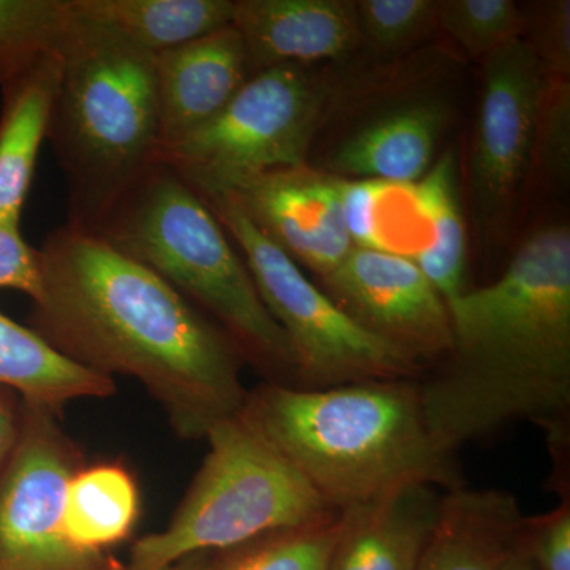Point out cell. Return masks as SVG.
<instances>
[{
    "label": "cell",
    "mask_w": 570,
    "mask_h": 570,
    "mask_svg": "<svg viewBox=\"0 0 570 570\" xmlns=\"http://www.w3.org/2000/svg\"><path fill=\"white\" fill-rule=\"evenodd\" d=\"M39 257L31 328L56 351L100 376L140 382L186 441L245 406L238 348L148 266L70 224L45 238Z\"/></svg>",
    "instance_id": "1"
},
{
    "label": "cell",
    "mask_w": 570,
    "mask_h": 570,
    "mask_svg": "<svg viewBox=\"0 0 570 570\" xmlns=\"http://www.w3.org/2000/svg\"><path fill=\"white\" fill-rule=\"evenodd\" d=\"M452 348L420 379L428 430L461 448L513 422L543 428L569 452L570 230L549 225L517 250L504 275L448 302Z\"/></svg>",
    "instance_id": "2"
},
{
    "label": "cell",
    "mask_w": 570,
    "mask_h": 570,
    "mask_svg": "<svg viewBox=\"0 0 570 570\" xmlns=\"http://www.w3.org/2000/svg\"><path fill=\"white\" fill-rule=\"evenodd\" d=\"M242 415L336 512L407 483L464 485L456 455L428 430L420 379L326 389L265 382L247 392Z\"/></svg>",
    "instance_id": "3"
},
{
    "label": "cell",
    "mask_w": 570,
    "mask_h": 570,
    "mask_svg": "<svg viewBox=\"0 0 570 570\" xmlns=\"http://www.w3.org/2000/svg\"><path fill=\"white\" fill-rule=\"evenodd\" d=\"M71 10L48 141L66 179L67 224L97 232L159 163L156 62L73 3Z\"/></svg>",
    "instance_id": "4"
},
{
    "label": "cell",
    "mask_w": 570,
    "mask_h": 570,
    "mask_svg": "<svg viewBox=\"0 0 570 570\" xmlns=\"http://www.w3.org/2000/svg\"><path fill=\"white\" fill-rule=\"evenodd\" d=\"M148 266L219 326L266 382L298 387L294 352L212 208L154 164L96 232Z\"/></svg>",
    "instance_id": "5"
},
{
    "label": "cell",
    "mask_w": 570,
    "mask_h": 570,
    "mask_svg": "<svg viewBox=\"0 0 570 570\" xmlns=\"http://www.w3.org/2000/svg\"><path fill=\"white\" fill-rule=\"evenodd\" d=\"M205 439L208 455L174 519L134 543L124 570H164L184 558L219 553L336 512L242 411Z\"/></svg>",
    "instance_id": "6"
},
{
    "label": "cell",
    "mask_w": 570,
    "mask_h": 570,
    "mask_svg": "<svg viewBox=\"0 0 570 570\" xmlns=\"http://www.w3.org/2000/svg\"><path fill=\"white\" fill-rule=\"evenodd\" d=\"M324 82L303 66L255 73L219 115L160 153L204 200L261 176L305 167L326 104Z\"/></svg>",
    "instance_id": "7"
},
{
    "label": "cell",
    "mask_w": 570,
    "mask_h": 570,
    "mask_svg": "<svg viewBox=\"0 0 570 570\" xmlns=\"http://www.w3.org/2000/svg\"><path fill=\"white\" fill-rule=\"evenodd\" d=\"M205 202L238 245L262 302L287 336L298 387L423 377L425 367L356 324L232 198Z\"/></svg>",
    "instance_id": "8"
},
{
    "label": "cell",
    "mask_w": 570,
    "mask_h": 570,
    "mask_svg": "<svg viewBox=\"0 0 570 570\" xmlns=\"http://www.w3.org/2000/svg\"><path fill=\"white\" fill-rule=\"evenodd\" d=\"M56 415L26 403L20 438L0 471V570H118L107 554L67 538L66 494L80 459Z\"/></svg>",
    "instance_id": "9"
},
{
    "label": "cell",
    "mask_w": 570,
    "mask_h": 570,
    "mask_svg": "<svg viewBox=\"0 0 570 570\" xmlns=\"http://www.w3.org/2000/svg\"><path fill=\"white\" fill-rule=\"evenodd\" d=\"M547 73L519 39L483 61L482 97L468 163L474 214L487 234L508 227L531 174Z\"/></svg>",
    "instance_id": "10"
},
{
    "label": "cell",
    "mask_w": 570,
    "mask_h": 570,
    "mask_svg": "<svg viewBox=\"0 0 570 570\" xmlns=\"http://www.w3.org/2000/svg\"><path fill=\"white\" fill-rule=\"evenodd\" d=\"M322 283L356 324L426 371L452 348L448 302L411 258L355 246Z\"/></svg>",
    "instance_id": "11"
},
{
    "label": "cell",
    "mask_w": 570,
    "mask_h": 570,
    "mask_svg": "<svg viewBox=\"0 0 570 570\" xmlns=\"http://www.w3.org/2000/svg\"><path fill=\"white\" fill-rule=\"evenodd\" d=\"M223 197L232 198L292 261L321 277L335 272L355 247L344 225L336 175L321 174L309 165L287 168Z\"/></svg>",
    "instance_id": "12"
},
{
    "label": "cell",
    "mask_w": 570,
    "mask_h": 570,
    "mask_svg": "<svg viewBox=\"0 0 570 570\" xmlns=\"http://www.w3.org/2000/svg\"><path fill=\"white\" fill-rule=\"evenodd\" d=\"M232 26L245 45L250 77L346 58L363 37L355 2L347 0H235Z\"/></svg>",
    "instance_id": "13"
},
{
    "label": "cell",
    "mask_w": 570,
    "mask_h": 570,
    "mask_svg": "<svg viewBox=\"0 0 570 570\" xmlns=\"http://www.w3.org/2000/svg\"><path fill=\"white\" fill-rule=\"evenodd\" d=\"M154 62L160 153L212 121L250 78L245 45L232 24L160 52Z\"/></svg>",
    "instance_id": "14"
},
{
    "label": "cell",
    "mask_w": 570,
    "mask_h": 570,
    "mask_svg": "<svg viewBox=\"0 0 570 570\" xmlns=\"http://www.w3.org/2000/svg\"><path fill=\"white\" fill-rule=\"evenodd\" d=\"M442 494L428 483H407L340 510L328 570H417Z\"/></svg>",
    "instance_id": "15"
},
{
    "label": "cell",
    "mask_w": 570,
    "mask_h": 570,
    "mask_svg": "<svg viewBox=\"0 0 570 570\" xmlns=\"http://www.w3.org/2000/svg\"><path fill=\"white\" fill-rule=\"evenodd\" d=\"M523 519L510 491H445L417 570H501L519 550Z\"/></svg>",
    "instance_id": "16"
},
{
    "label": "cell",
    "mask_w": 570,
    "mask_h": 570,
    "mask_svg": "<svg viewBox=\"0 0 570 570\" xmlns=\"http://www.w3.org/2000/svg\"><path fill=\"white\" fill-rule=\"evenodd\" d=\"M61 73L59 48L0 85V219L21 223L40 149L50 132Z\"/></svg>",
    "instance_id": "17"
},
{
    "label": "cell",
    "mask_w": 570,
    "mask_h": 570,
    "mask_svg": "<svg viewBox=\"0 0 570 570\" xmlns=\"http://www.w3.org/2000/svg\"><path fill=\"white\" fill-rule=\"evenodd\" d=\"M448 118V107L434 100L401 105L341 142L333 170L346 179L419 183L433 165Z\"/></svg>",
    "instance_id": "18"
},
{
    "label": "cell",
    "mask_w": 570,
    "mask_h": 570,
    "mask_svg": "<svg viewBox=\"0 0 570 570\" xmlns=\"http://www.w3.org/2000/svg\"><path fill=\"white\" fill-rule=\"evenodd\" d=\"M0 387L20 392L26 403L61 412L88 397H108L115 381L86 370L33 332L0 313Z\"/></svg>",
    "instance_id": "19"
},
{
    "label": "cell",
    "mask_w": 570,
    "mask_h": 570,
    "mask_svg": "<svg viewBox=\"0 0 570 570\" xmlns=\"http://www.w3.org/2000/svg\"><path fill=\"white\" fill-rule=\"evenodd\" d=\"M82 17L157 56L227 28L235 0H71Z\"/></svg>",
    "instance_id": "20"
},
{
    "label": "cell",
    "mask_w": 570,
    "mask_h": 570,
    "mask_svg": "<svg viewBox=\"0 0 570 570\" xmlns=\"http://www.w3.org/2000/svg\"><path fill=\"white\" fill-rule=\"evenodd\" d=\"M140 512L137 483L119 464L75 472L67 489L63 527L77 549L105 553L129 538Z\"/></svg>",
    "instance_id": "21"
},
{
    "label": "cell",
    "mask_w": 570,
    "mask_h": 570,
    "mask_svg": "<svg viewBox=\"0 0 570 570\" xmlns=\"http://www.w3.org/2000/svg\"><path fill=\"white\" fill-rule=\"evenodd\" d=\"M420 208L430 225V245L412 261L422 269L445 302L466 292V228L461 213L459 168L448 149L425 176L415 183Z\"/></svg>",
    "instance_id": "22"
},
{
    "label": "cell",
    "mask_w": 570,
    "mask_h": 570,
    "mask_svg": "<svg viewBox=\"0 0 570 570\" xmlns=\"http://www.w3.org/2000/svg\"><path fill=\"white\" fill-rule=\"evenodd\" d=\"M337 512L209 554L204 570H328Z\"/></svg>",
    "instance_id": "23"
},
{
    "label": "cell",
    "mask_w": 570,
    "mask_h": 570,
    "mask_svg": "<svg viewBox=\"0 0 570 570\" xmlns=\"http://www.w3.org/2000/svg\"><path fill=\"white\" fill-rule=\"evenodd\" d=\"M71 18V0H0V85L59 50Z\"/></svg>",
    "instance_id": "24"
},
{
    "label": "cell",
    "mask_w": 570,
    "mask_h": 570,
    "mask_svg": "<svg viewBox=\"0 0 570 570\" xmlns=\"http://www.w3.org/2000/svg\"><path fill=\"white\" fill-rule=\"evenodd\" d=\"M438 26L475 61L523 39L527 17L512 0H438Z\"/></svg>",
    "instance_id": "25"
},
{
    "label": "cell",
    "mask_w": 570,
    "mask_h": 570,
    "mask_svg": "<svg viewBox=\"0 0 570 570\" xmlns=\"http://www.w3.org/2000/svg\"><path fill=\"white\" fill-rule=\"evenodd\" d=\"M360 31L381 51H400L438 26L436 0H360Z\"/></svg>",
    "instance_id": "26"
},
{
    "label": "cell",
    "mask_w": 570,
    "mask_h": 570,
    "mask_svg": "<svg viewBox=\"0 0 570 570\" xmlns=\"http://www.w3.org/2000/svg\"><path fill=\"white\" fill-rule=\"evenodd\" d=\"M538 168L550 181H569L570 80L547 77L531 171Z\"/></svg>",
    "instance_id": "27"
},
{
    "label": "cell",
    "mask_w": 570,
    "mask_h": 570,
    "mask_svg": "<svg viewBox=\"0 0 570 570\" xmlns=\"http://www.w3.org/2000/svg\"><path fill=\"white\" fill-rule=\"evenodd\" d=\"M519 553L538 570H570V501L542 515L524 517Z\"/></svg>",
    "instance_id": "28"
},
{
    "label": "cell",
    "mask_w": 570,
    "mask_h": 570,
    "mask_svg": "<svg viewBox=\"0 0 570 570\" xmlns=\"http://www.w3.org/2000/svg\"><path fill=\"white\" fill-rule=\"evenodd\" d=\"M0 291H18L32 302L41 292L39 249L28 245L20 223L0 219Z\"/></svg>",
    "instance_id": "29"
},
{
    "label": "cell",
    "mask_w": 570,
    "mask_h": 570,
    "mask_svg": "<svg viewBox=\"0 0 570 570\" xmlns=\"http://www.w3.org/2000/svg\"><path fill=\"white\" fill-rule=\"evenodd\" d=\"M538 52L547 77L569 80L570 77V2L558 0L543 7L538 21L535 40L530 41Z\"/></svg>",
    "instance_id": "30"
},
{
    "label": "cell",
    "mask_w": 570,
    "mask_h": 570,
    "mask_svg": "<svg viewBox=\"0 0 570 570\" xmlns=\"http://www.w3.org/2000/svg\"><path fill=\"white\" fill-rule=\"evenodd\" d=\"M377 193V179L340 178L341 212L347 234L356 247L377 249L374 225Z\"/></svg>",
    "instance_id": "31"
},
{
    "label": "cell",
    "mask_w": 570,
    "mask_h": 570,
    "mask_svg": "<svg viewBox=\"0 0 570 570\" xmlns=\"http://www.w3.org/2000/svg\"><path fill=\"white\" fill-rule=\"evenodd\" d=\"M18 438H20V426H18L17 419H14L9 404L0 396V471L10 459Z\"/></svg>",
    "instance_id": "32"
},
{
    "label": "cell",
    "mask_w": 570,
    "mask_h": 570,
    "mask_svg": "<svg viewBox=\"0 0 570 570\" xmlns=\"http://www.w3.org/2000/svg\"><path fill=\"white\" fill-rule=\"evenodd\" d=\"M209 554L212 553L194 554V557L184 558V560L175 562V564L168 566L164 570H204Z\"/></svg>",
    "instance_id": "33"
},
{
    "label": "cell",
    "mask_w": 570,
    "mask_h": 570,
    "mask_svg": "<svg viewBox=\"0 0 570 570\" xmlns=\"http://www.w3.org/2000/svg\"><path fill=\"white\" fill-rule=\"evenodd\" d=\"M501 570H538L534 568V566L531 564L530 561L527 560V558L523 557V554L519 553V550H517V553L513 554L512 558L508 562H505L504 568Z\"/></svg>",
    "instance_id": "34"
}]
</instances>
